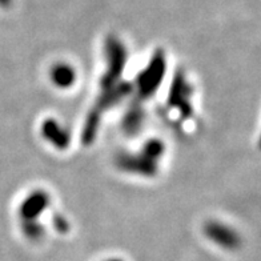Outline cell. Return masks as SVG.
I'll return each mask as SVG.
<instances>
[{
  "instance_id": "7a4b0ae2",
  "label": "cell",
  "mask_w": 261,
  "mask_h": 261,
  "mask_svg": "<svg viewBox=\"0 0 261 261\" xmlns=\"http://www.w3.org/2000/svg\"><path fill=\"white\" fill-rule=\"evenodd\" d=\"M163 153V144L159 141H151L143 149L139 158L136 156H123L120 160V165L123 169L134 172H140L141 175H153L156 172L158 159Z\"/></svg>"
},
{
  "instance_id": "52a82bcc",
  "label": "cell",
  "mask_w": 261,
  "mask_h": 261,
  "mask_svg": "<svg viewBox=\"0 0 261 261\" xmlns=\"http://www.w3.org/2000/svg\"><path fill=\"white\" fill-rule=\"evenodd\" d=\"M51 79L59 88H68L75 83V69L68 64H58L51 71Z\"/></svg>"
},
{
  "instance_id": "5b68a950",
  "label": "cell",
  "mask_w": 261,
  "mask_h": 261,
  "mask_svg": "<svg viewBox=\"0 0 261 261\" xmlns=\"http://www.w3.org/2000/svg\"><path fill=\"white\" fill-rule=\"evenodd\" d=\"M49 197L44 192H35L32 193L28 199L24 200V203L21 205V217L28 220V219H35L39 216L45 206L48 204Z\"/></svg>"
},
{
  "instance_id": "3957f363",
  "label": "cell",
  "mask_w": 261,
  "mask_h": 261,
  "mask_svg": "<svg viewBox=\"0 0 261 261\" xmlns=\"http://www.w3.org/2000/svg\"><path fill=\"white\" fill-rule=\"evenodd\" d=\"M164 58H163L162 55H156L155 58H153V60L149 63L147 69L143 71L141 75L139 76L138 88L140 96H151L152 93L158 90L159 84L162 83L163 75H164Z\"/></svg>"
},
{
  "instance_id": "277c9868",
  "label": "cell",
  "mask_w": 261,
  "mask_h": 261,
  "mask_svg": "<svg viewBox=\"0 0 261 261\" xmlns=\"http://www.w3.org/2000/svg\"><path fill=\"white\" fill-rule=\"evenodd\" d=\"M205 233L216 244L223 245L225 248L236 247L239 244V237H237L233 230L228 228L227 225H224V224L217 223V221L206 224Z\"/></svg>"
},
{
  "instance_id": "6da1fadb",
  "label": "cell",
  "mask_w": 261,
  "mask_h": 261,
  "mask_svg": "<svg viewBox=\"0 0 261 261\" xmlns=\"http://www.w3.org/2000/svg\"><path fill=\"white\" fill-rule=\"evenodd\" d=\"M107 59H108V68L100 83V95L92 112L87 119L86 127L83 130L84 144H90L93 141L96 136L97 128H99L100 117L103 116L104 112L110 107L115 106L121 97L125 96L130 91V87L128 84L119 83V77L123 72L124 63H125V49L120 41L112 38L108 40Z\"/></svg>"
},
{
  "instance_id": "8992f818",
  "label": "cell",
  "mask_w": 261,
  "mask_h": 261,
  "mask_svg": "<svg viewBox=\"0 0 261 261\" xmlns=\"http://www.w3.org/2000/svg\"><path fill=\"white\" fill-rule=\"evenodd\" d=\"M43 135L51 144L58 148H65L69 143L68 132L52 119L45 121L44 125H43Z\"/></svg>"
}]
</instances>
